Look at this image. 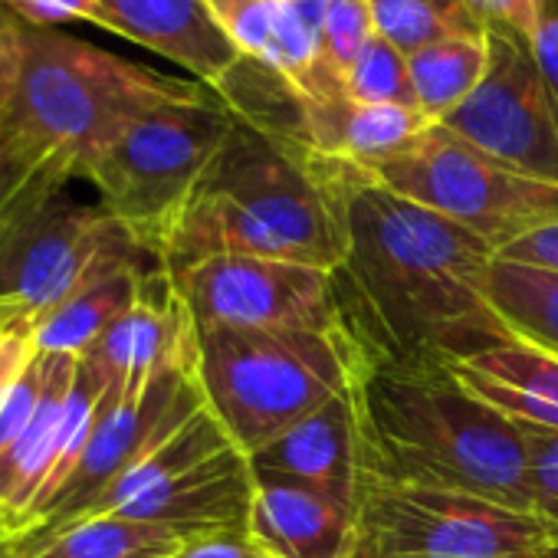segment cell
Wrapping results in <instances>:
<instances>
[{
    "label": "cell",
    "instance_id": "obj_6",
    "mask_svg": "<svg viewBox=\"0 0 558 558\" xmlns=\"http://www.w3.org/2000/svg\"><path fill=\"white\" fill-rule=\"evenodd\" d=\"M236 116L204 83L135 119L89 168L99 204L158 263L178 217L223 148Z\"/></svg>",
    "mask_w": 558,
    "mask_h": 558
},
{
    "label": "cell",
    "instance_id": "obj_41",
    "mask_svg": "<svg viewBox=\"0 0 558 558\" xmlns=\"http://www.w3.org/2000/svg\"><path fill=\"white\" fill-rule=\"evenodd\" d=\"M0 310H11V306H0Z\"/></svg>",
    "mask_w": 558,
    "mask_h": 558
},
{
    "label": "cell",
    "instance_id": "obj_40",
    "mask_svg": "<svg viewBox=\"0 0 558 558\" xmlns=\"http://www.w3.org/2000/svg\"><path fill=\"white\" fill-rule=\"evenodd\" d=\"M548 558H558V542H551V551H548Z\"/></svg>",
    "mask_w": 558,
    "mask_h": 558
},
{
    "label": "cell",
    "instance_id": "obj_8",
    "mask_svg": "<svg viewBox=\"0 0 558 558\" xmlns=\"http://www.w3.org/2000/svg\"><path fill=\"white\" fill-rule=\"evenodd\" d=\"M352 558H548L551 535L525 509L365 470Z\"/></svg>",
    "mask_w": 558,
    "mask_h": 558
},
{
    "label": "cell",
    "instance_id": "obj_17",
    "mask_svg": "<svg viewBox=\"0 0 558 558\" xmlns=\"http://www.w3.org/2000/svg\"><path fill=\"white\" fill-rule=\"evenodd\" d=\"M246 535L272 558H352L355 509L293 483L256 480Z\"/></svg>",
    "mask_w": 558,
    "mask_h": 558
},
{
    "label": "cell",
    "instance_id": "obj_23",
    "mask_svg": "<svg viewBox=\"0 0 558 558\" xmlns=\"http://www.w3.org/2000/svg\"><path fill=\"white\" fill-rule=\"evenodd\" d=\"M486 296L512 339L558 355V269L496 256Z\"/></svg>",
    "mask_w": 558,
    "mask_h": 558
},
{
    "label": "cell",
    "instance_id": "obj_5",
    "mask_svg": "<svg viewBox=\"0 0 558 558\" xmlns=\"http://www.w3.org/2000/svg\"><path fill=\"white\" fill-rule=\"evenodd\" d=\"M362 368L345 329H197L204 404L246 457L352 391Z\"/></svg>",
    "mask_w": 558,
    "mask_h": 558
},
{
    "label": "cell",
    "instance_id": "obj_3",
    "mask_svg": "<svg viewBox=\"0 0 558 558\" xmlns=\"http://www.w3.org/2000/svg\"><path fill=\"white\" fill-rule=\"evenodd\" d=\"M355 398L368 473L529 512L522 427L447 362H365Z\"/></svg>",
    "mask_w": 558,
    "mask_h": 558
},
{
    "label": "cell",
    "instance_id": "obj_12",
    "mask_svg": "<svg viewBox=\"0 0 558 558\" xmlns=\"http://www.w3.org/2000/svg\"><path fill=\"white\" fill-rule=\"evenodd\" d=\"M489 34V70L470 99L440 125L489 158L558 187V109L542 83L529 40Z\"/></svg>",
    "mask_w": 558,
    "mask_h": 558
},
{
    "label": "cell",
    "instance_id": "obj_36",
    "mask_svg": "<svg viewBox=\"0 0 558 558\" xmlns=\"http://www.w3.org/2000/svg\"><path fill=\"white\" fill-rule=\"evenodd\" d=\"M499 256L515 259V263H532V266H545V269H558V220L545 223L532 233H525L522 240L509 243Z\"/></svg>",
    "mask_w": 558,
    "mask_h": 558
},
{
    "label": "cell",
    "instance_id": "obj_15",
    "mask_svg": "<svg viewBox=\"0 0 558 558\" xmlns=\"http://www.w3.org/2000/svg\"><path fill=\"white\" fill-rule=\"evenodd\" d=\"M256 476L250 457L233 444L181 476L135 496L119 515L142 519L178 532L184 542L214 532H246Z\"/></svg>",
    "mask_w": 558,
    "mask_h": 558
},
{
    "label": "cell",
    "instance_id": "obj_4",
    "mask_svg": "<svg viewBox=\"0 0 558 558\" xmlns=\"http://www.w3.org/2000/svg\"><path fill=\"white\" fill-rule=\"evenodd\" d=\"M178 80L14 17V80L0 106V138L60 181H86L96 158L145 112L187 96Z\"/></svg>",
    "mask_w": 558,
    "mask_h": 558
},
{
    "label": "cell",
    "instance_id": "obj_28",
    "mask_svg": "<svg viewBox=\"0 0 558 558\" xmlns=\"http://www.w3.org/2000/svg\"><path fill=\"white\" fill-rule=\"evenodd\" d=\"M342 96L365 106H414L408 57L375 34V40L365 47V53L345 76Z\"/></svg>",
    "mask_w": 558,
    "mask_h": 558
},
{
    "label": "cell",
    "instance_id": "obj_29",
    "mask_svg": "<svg viewBox=\"0 0 558 558\" xmlns=\"http://www.w3.org/2000/svg\"><path fill=\"white\" fill-rule=\"evenodd\" d=\"M525 440V486L529 512L558 542V430L519 424Z\"/></svg>",
    "mask_w": 558,
    "mask_h": 558
},
{
    "label": "cell",
    "instance_id": "obj_1",
    "mask_svg": "<svg viewBox=\"0 0 558 558\" xmlns=\"http://www.w3.org/2000/svg\"><path fill=\"white\" fill-rule=\"evenodd\" d=\"M342 210L345 256L332 279L365 362L453 365L512 339L486 296L499 253L483 236L352 165Z\"/></svg>",
    "mask_w": 558,
    "mask_h": 558
},
{
    "label": "cell",
    "instance_id": "obj_11",
    "mask_svg": "<svg viewBox=\"0 0 558 558\" xmlns=\"http://www.w3.org/2000/svg\"><path fill=\"white\" fill-rule=\"evenodd\" d=\"M168 276L197 329H342L329 269L263 256H210Z\"/></svg>",
    "mask_w": 558,
    "mask_h": 558
},
{
    "label": "cell",
    "instance_id": "obj_30",
    "mask_svg": "<svg viewBox=\"0 0 558 558\" xmlns=\"http://www.w3.org/2000/svg\"><path fill=\"white\" fill-rule=\"evenodd\" d=\"M53 365H57V355L40 352L24 372L0 381V450H8L34 421L47 395V385L53 378Z\"/></svg>",
    "mask_w": 558,
    "mask_h": 558
},
{
    "label": "cell",
    "instance_id": "obj_7",
    "mask_svg": "<svg viewBox=\"0 0 558 558\" xmlns=\"http://www.w3.org/2000/svg\"><path fill=\"white\" fill-rule=\"evenodd\" d=\"M122 266L158 263L99 201H76L63 181H44L0 220V306L34 326Z\"/></svg>",
    "mask_w": 558,
    "mask_h": 558
},
{
    "label": "cell",
    "instance_id": "obj_25",
    "mask_svg": "<svg viewBox=\"0 0 558 558\" xmlns=\"http://www.w3.org/2000/svg\"><path fill=\"white\" fill-rule=\"evenodd\" d=\"M233 440L227 437V430L220 427V421L210 414V408L204 404L191 421H184L165 444H158L138 466H132L96 506L93 512H119L125 502H132L135 496L181 476L184 470L204 463L207 457L220 453L223 447H230ZM86 512V515H93Z\"/></svg>",
    "mask_w": 558,
    "mask_h": 558
},
{
    "label": "cell",
    "instance_id": "obj_10",
    "mask_svg": "<svg viewBox=\"0 0 558 558\" xmlns=\"http://www.w3.org/2000/svg\"><path fill=\"white\" fill-rule=\"evenodd\" d=\"M201 408H204V395L194 372L158 375L142 395L132 398H119L106 388L83 460L76 463L70 480L53 493V499L40 509V515L21 535L11 538V551L17 555L31 542L50 535L53 529L93 512V506L132 466H138Z\"/></svg>",
    "mask_w": 558,
    "mask_h": 558
},
{
    "label": "cell",
    "instance_id": "obj_26",
    "mask_svg": "<svg viewBox=\"0 0 558 558\" xmlns=\"http://www.w3.org/2000/svg\"><path fill=\"white\" fill-rule=\"evenodd\" d=\"M375 40L372 0H326L323 27L316 37V70L303 93V99H332L342 96L345 76L355 60Z\"/></svg>",
    "mask_w": 558,
    "mask_h": 558
},
{
    "label": "cell",
    "instance_id": "obj_27",
    "mask_svg": "<svg viewBox=\"0 0 558 558\" xmlns=\"http://www.w3.org/2000/svg\"><path fill=\"white\" fill-rule=\"evenodd\" d=\"M375 34L398 53L414 57L417 50L486 31L466 8V0H372Z\"/></svg>",
    "mask_w": 558,
    "mask_h": 558
},
{
    "label": "cell",
    "instance_id": "obj_31",
    "mask_svg": "<svg viewBox=\"0 0 558 558\" xmlns=\"http://www.w3.org/2000/svg\"><path fill=\"white\" fill-rule=\"evenodd\" d=\"M11 17L40 31H63L70 24H93L99 0H4Z\"/></svg>",
    "mask_w": 558,
    "mask_h": 558
},
{
    "label": "cell",
    "instance_id": "obj_13",
    "mask_svg": "<svg viewBox=\"0 0 558 558\" xmlns=\"http://www.w3.org/2000/svg\"><path fill=\"white\" fill-rule=\"evenodd\" d=\"M112 395H142L158 375L197 372V326L174 290V279L151 266L135 306L83 355Z\"/></svg>",
    "mask_w": 558,
    "mask_h": 558
},
{
    "label": "cell",
    "instance_id": "obj_21",
    "mask_svg": "<svg viewBox=\"0 0 558 558\" xmlns=\"http://www.w3.org/2000/svg\"><path fill=\"white\" fill-rule=\"evenodd\" d=\"M151 266H122L96 276L80 293H73L60 310L34 326L37 349L44 355L83 359L89 349L135 306L142 279Z\"/></svg>",
    "mask_w": 558,
    "mask_h": 558
},
{
    "label": "cell",
    "instance_id": "obj_38",
    "mask_svg": "<svg viewBox=\"0 0 558 558\" xmlns=\"http://www.w3.org/2000/svg\"><path fill=\"white\" fill-rule=\"evenodd\" d=\"M279 4H287L293 11L303 14V21L316 31L319 37V27H323V14H326V0H279Z\"/></svg>",
    "mask_w": 558,
    "mask_h": 558
},
{
    "label": "cell",
    "instance_id": "obj_35",
    "mask_svg": "<svg viewBox=\"0 0 558 558\" xmlns=\"http://www.w3.org/2000/svg\"><path fill=\"white\" fill-rule=\"evenodd\" d=\"M168 558H272L246 532H214L181 542Z\"/></svg>",
    "mask_w": 558,
    "mask_h": 558
},
{
    "label": "cell",
    "instance_id": "obj_34",
    "mask_svg": "<svg viewBox=\"0 0 558 558\" xmlns=\"http://www.w3.org/2000/svg\"><path fill=\"white\" fill-rule=\"evenodd\" d=\"M542 83L558 109V0H542V11L535 21V34L529 40Z\"/></svg>",
    "mask_w": 558,
    "mask_h": 558
},
{
    "label": "cell",
    "instance_id": "obj_19",
    "mask_svg": "<svg viewBox=\"0 0 558 558\" xmlns=\"http://www.w3.org/2000/svg\"><path fill=\"white\" fill-rule=\"evenodd\" d=\"M450 368L476 398L509 421L558 430V355L509 339L460 359Z\"/></svg>",
    "mask_w": 558,
    "mask_h": 558
},
{
    "label": "cell",
    "instance_id": "obj_33",
    "mask_svg": "<svg viewBox=\"0 0 558 558\" xmlns=\"http://www.w3.org/2000/svg\"><path fill=\"white\" fill-rule=\"evenodd\" d=\"M44 181H60L40 168H34L27 158H21L4 138H0V220H4L34 187H40ZM66 184V181H63Z\"/></svg>",
    "mask_w": 558,
    "mask_h": 558
},
{
    "label": "cell",
    "instance_id": "obj_22",
    "mask_svg": "<svg viewBox=\"0 0 558 558\" xmlns=\"http://www.w3.org/2000/svg\"><path fill=\"white\" fill-rule=\"evenodd\" d=\"M181 542L165 525L119 512H93L31 542L14 558H168Z\"/></svg>",
    "mask_w": 558,
    "mask_h": 558
},
{
    "label": "cell",
    "instance_id": "obj_9",
    "mask_svg": "<svg viewBox=\"0 0 558 558\" xmlns=\"http://www.w3.org/2000/svg\"><path fill=\"white\" fill-rule=\"evenodd\" d=\"M372 178L483 236L496 253L558 220L555 184L489 158L440 122Z\"/></svg>",
    "mask_w": 558,
    "mask_h": 558
},
{
    "label": "cell",
    "instance_id": "obj_14",
    "mask_svg": "<svg viewBox=\"0 0 558 558\" xmlns=\"http://www.w3.org/2000/svg\"><path fill=\"white\" fill-rule=\"evenodd\" d=\"M250 466L256 480L306 486L359 509L365 480V434L355 388L250 453Z\"/></svg>",
    "mask_w": 558,
    "mask_h": 558
},
{
    "label": "cell",
    "instance_id": "obj_16",
    "mask_svg": "<svg viewBox=\"0 0 558 558\" xmlns=\"http://www.w3.org/2000/svg\"><path fill=\"white\" fill-rule=\"evenodd\" d=\"M93 24L171 60L204 86H217L240 60L204 0H99Z\"/></svg>",
    "mask_w": 558,
    "mask_h": 558
},
{
    "label": "cell",
    "instance_id": "obj_18",
    "mask_svg": "<svg viewBox=\"0 0 558 558\" xmlns=\"http://www.w3.org/2000/svg\"><path fill=\"white\" fill-rule=\"evenodd\" d=\"M430 125L417 106H365L345 96L306 99V142L313 151L368 174L414 145Z\"/></svg>",
    "mask_w": 558,
    "mask_h": 558
},
{
    "label": "cell",
    "instance_id": "obj_32",
    "mask_svg": "<svg viewBox=\"0 0 558 558\" xmlns=\"http://www.w3.org/2000/svg\"><path fill=\"white\" fill-rule=\"evenodd\" d=\"M466 8L486 31H509L532 40L542 0H466Z\"/></svg>",
    "mask_w": 558,
    "mask_h": 558
},
{
    "label": "cell",
    "instance_id": "obj_37",
    "mask_svg": "<svg viewBox=\"0 0 558 558\" xmlns=\"http://www.w3.org/2000/svg\"><path fill=\"white\" fill-rule=\"evenodd\" d=\"M14 80V17L8 14L4 0H0V106L8 99Z\"/></svg>",
    "mask_w": 558,
    "mask_h": 558
},
{
    "label": "cell",
    "instance_id": "obj_24",
    "mask_svg": "<svg viewBox=\"0 0 558 558\" xmlns=\"http://www.w3.org/2000/svg\"><path fill=\"white\" fill-rule=\"evenodd\" d=\"M489 70V34H463L440 44H430L408 57L414 106L430 119L444 122L453 109H460L470 93L483 83Z\"/></svg>",
    "mask_w": 558,
    "mask_h": 558
},
{
    "label": "cell",
    "instance_id": "obj_2",
    "mask_svg": "<svg viewBox=\"0 0 558 558\" xmlns=\"http://www.w3.org/2000/svg\"><path fill=\"white\" fill-rule=\"evenodd\" d=\"M342 174V161L306 142L236 119L158 266L178 272L210 256H263L332 272L345 256Z\"/></svg>",
    "mask_w": 558,
    "mask_h": 558
},
{
    "label": "cell",
    "instance_id": "obj_20",
    "mask_svg": "<svg viewBox=\"0 0 558 558\" xmlns=\"http://www.w3.org/2000/svg\"><path fill=\"white\" fill-rule=\"evenodd\" d=\"M220 34L250 57L306 93L316 70V31L279 0H204Z\"/></svg>",
    "mask_w": 558,
    "mask_h": 558
},
{
    "label": "cell",
    "instance_id": "obj_39",
    "mask_svg": "<svg viewBox=\"0 0 558 558\" xmlns=\"http://www.w3.org/2000/svg\"><path fill=\"white\" fill-rule=\"evenodd\" d=\"M11 316H17V310H0V326H4Z\"/></svg>",
    "mask_w": 558,
    "mask_h": 558
}]
</instances>
